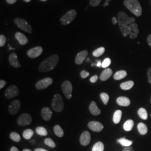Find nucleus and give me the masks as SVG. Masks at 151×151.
Masks as SVG:
<instances>
[{
	"mask_svg": "<svg viewBox=\"0 0 151 151\" xmlns=\"http://www.w3.org/2000/svg\"><path fill=\"white\" fill-rule=\"evenodd\" d=\"M59 61V56L57 54L52 55L43 60L39 67L40 72H46L53 70Z\"/></svg>",
	"mask_w": 151,
	"mask_h": 151,
	"instance_id": "obj_1",
	"label": "nucleus"
},
{
	"mask_svg": "<svg viewBox=\"0 0 151 151\" xmlns=\"http://www.w3.org/2000/svg\"><path fill=\"white\" fill-rule=\"evenodd\" d=\"M124 4L125 7L135 16L138 17L142 15V9L138 0H125Z\"/></svg>",
	"mask_w": 151,
	"mask_h": 151,
	"instance_id": "obj_2",
	"label": "nucleus"
},
{
	"mask_svg": "<svg viewBox=\"0 0 151 151\" xmlns=\"http://www.w3.org/2000/svg\"><path fill=\"white\" fill-rule=\"evenodd\" d=\"M52 108L56 112H60L63 110L64 103L60 95L57 93L54 95L52 101Z\"/></svg>",
	"mask_w": 151,
	"mask_h": 151,
	"instance_id": "obj_3",
	"label": "nucleus"
},
{
	"mask_svg": "<svg viewBox=\"0 0 151 151\" xmlns=\"http://www.w3.org/2000/svg\"><path fill=\"white\" fill-rule=\"evenodd\" d=\"M117 19L119 25H129L135 22L134 18L129 17L123 11H120L118 13Z\"/></svg>",
	"mask_w": 151,
	"mask_h": 151,
	"instance_id": "obj_4",
	"label": "nucleus"
},
{
	"mask_svg": "<svg viewBox=\"0 0 151 151\" xmlns=\"http://www.w3.org/2000/svg\"><path fill=\"white\" fill-rule=\"evenodd\" d=\"M14 22L18 27L22 30L28 33H32V27L26 20L20 18H16L14 19Z\"/></svg>",
	"mask_w": 151,
	"mask_h": 151,
	"instance_id": "obj_5",
	"label": "nucleus"
},
{
	"mask_svg": "<svg viewBox=\"0 0 151 151\" xmlns=\"http://www.w3.org/2000/svg\"><path fill=\"white\" fill-rule=\"evenodd\" d=\"M76 15H77V12L74 10L68 11L60 19L62 25H67L70 24L71 22L75 20Z\"/></svg>",
	"mask_w": 151,
	"mask_h": 151,
	"instance_id": "obj_6",
	"label": "nucleus"
},
{
	"mask_svg": "<svg viewBox=\"0 0 151 151\" xmlns=\"http://www.w3.org/2000/svg\"><path fill=\"white\" fill-rule=\"evenodd\" d=\"M62 89L65 97L67 99H70L72 97V85L69 81H65L62 84Z\"/></svg>",
	"mask_w": 151,
	"mask_h": 151,
	"instance_id": "obj_7",
	"label": "nucleus"
},
{
	"mask_svg": "<svg viewBox=\"0 0 151 151\" xmlns=\"http://www.w3.org/2000/svg\"><path fill=\"white\" fill-rule=\"evenodd\" d=\"M32 122V118L30 114H22L17 119V124L20 126L24 127L30 124Z\"/></svg>",
	"mask_w": 151,
	"mask_h": 151,
	"instance_id": "obj_8",
	"label": "nucleus"
},
{
	"mask_svg": "<svg viewBox=\"0 0 151 151\" xmlns=\"http://www.w3.org/2000/svg\"><path fill=\"white\" fill-rule=\"evenodd\" d=\"M19 90L15 85H11L6 90L5 96L7 99H11L19 95Z\"/></svg>",
	"mask_w": 151,
	"mask_h": 151,
	"instance_id": "obj_9",
	"label": "nucleus"
},
{
	"mask_svg": "<svg viewBox=\"0 0 151 151\" xmlns=\"http://www.w3.org/2000/svg\"><path fill=\"white\" fill-rule=\"evenodd\" d=\"M52 78L50 77H47L38 81L35 85V87L38 90H44L48 87L50 85L52 84Z\"/></svg>",
	"mask_w": 151,
	"mask_h": 151,
	"instance_id": "obj_10",
	"label": "nucleus"
},
{
	"mask_svg": "<svg viewBox=\"0 0 151 151\" xmlns=\"http://www.w3.org/2000/svg\"><path fill=\"white\" fill-rule=\"evenodd\" d=\"M21 108V103L19 100H13L9 106V112L11 115H15Z\"/></svg>",
	"mask_w": 151,
	"mask_h": 151,
	"instance_id": "obj_11",
	"label": "nucleus"
},
{
	"mask_svg": "<svg viewBox=\"0 0 151 151\" xmlns=\"http://www.w3.org/2000/svg\"><path fill=\"white\" fill-rule=\"evenodd\" d=\"M43 48L42 47L38 46L30 49L27 51V55L31 58H37L43 53Z\"/></svg>",
	"mask_w": 151,
	"mask_h": 151,
	"instance_id": "obj_12",
	"label": "nucleus"
},
{
	"mask_svg": "<svg viewBox=\"0 0 151 151\" xmlns=\"http://www.w3.org/2000/svg\"><path fill=\"white\" fill-rule=\"evenodd\" d=\"M80 142L82 146H86L88 145L91 142L90 133L88 131L83 132L80 136Z\"/></svg>",
	"mask_w": 151,
	"mask_h": 151,
	"instance_id": "obj_13",
	"label": "nucleus"
},
{
	"mask_svg": "<svg viewBox=\"0 0 151 151\" xmlns=\"http://www.w3.org/2000/svg\"><path fill=\"white\" fill-rule=\"evenodd\" d=\"M88 127L90 129L95 132H100L102 131L104 128L103 124L96 121L90 122L88 124Z\"/></svg>",
	"mask_w": 151,
	"mask_h": 151,
	"instance_id": "obj_14",
	"label": "nucleus"
},
{
	"mask_svg": "<svg viewBox=\"0 0 151 151\" xmlns=\"http://www.w3.org/2000/svg\"><path fill=\"white\" fill-rule=\"evenodd\" d=\"M88 55V51L84 50L80 52H79L77 54L75 58V63L77 65H81L84 60L86 58L87 56Z\"/></svg>",
	"mask_w": 151,
	"mask_h": 151,
	"instance_id": "obj_15",
	"label": "nucleus"
},
{
	"mask_svg": "<svg viewBox=\"0 0 151 151\" xmlns=\"http://www.w3.org/2000/svg\"><path fill=\"white\" fill-rule=\"evenodd\" d=\"M9 61L10 64L15 68H20L21 65L17 59V54L15 53H12L9 57Z\"/></svg>",
	"mask_w": 151,
	"mask_h": 151,
	"instance_id": "obj_16",
	"label": "nucleus"
},
{
	"mask_svg": "<svg viewBox=\"0 0 151 151\" xmlns=\"http://www.w3.org/2000/svg\"><path fill=\"white\" fill-rule=\"evenodd\" d=\"M41 115L43 119L45 121H49L52 116V112L50 108L48 107H45L43 108L41 111Z\"/></svg>",
	"mask_w": 151,
	"mask_h": 151,
	"instance_id": "obj_17",
	"label": "nucleus"
},
{
	"mask_svg": "<svg viewBox=\"0 0 151 151\" xmlns=\"http://www.w3.org/2000/svg\"><path fill=\"white\" fill-rule=\"evenodd\" d=\"M113 74V70L110 68H105L103 70L100 76V79L102 81H106Z\"/></svg>",
	"mask_w": 151,
	"mask_h": 151,
	"instance_id": "obj_18",
	"label": "nucleus"
},
{
	"mask_svg": "<svg viewBox=\"0 0 151 151\" xmlns=\"http://www.w3.org/2000/svg\"><path fill=\"white\" fill-rule=\"evenodd\" d=\"M15 38L21 45H25L28 42V39L27 37L22 32H16Z\"/></svg>",
	"mask_w": 151,
	"mask_h": 151,
	"instance_id": "obj_19",
	"label": "nucleus"
},
{
	"mask_svg": "<svg viewBox=\"0 0 151 151\" xmlns=\"http://www.w3.org/2000/svg\"><path fill=\"white\" fill-rule=\"evenodd\" d=\"M116 103L121 106H128L130 104V101L128 97L120 96L116 99Z\"/></svg>",
	"mask_w": 151,
	"mask_h": 151,
	"instance_id": "obj_20",
	"label": "nucleus"
},
{
	"mask_svg": "<svg viewBox=\"0 0 151 151\" xmlns=\"http://www.w3.org/2000/svg\"><path fill=\"white\" fill-rule=\"evenodd\" d=\"M89 110H90V113L93 115L96 116V115H99L101 114V111L97 107L96 103L93 101H92L90 104V105L89 106Z\"/></svg>",
	"mask_w": 151,
	"mask_h": 151,
	"instance_id": "obj_21",
	"label": "nucleus"
},
{
	"mask_svg": "<svg viewBox=\"0 0 151 151\" xmlns=\"http://www.w3.org/2000/svg\"><path fill=\"white\" fill-rule=\"evenodd\" d=\"M127 76V72L124 70L117 71L114 75V79L115 80H120L123 79Z\"/></svg>",
	"mask_w": 151,
	"mask_h": 151,
	"instance_id": "obj_22",
	"label": "nucleus"
},
{
	"mask_svg": "<svg viewBox=\"0 0 151 151\" xmlns=\"http://www.w3.org/2000/svg\"><path fill=\"white\" fill-rule=\"evenodd\" d=\"M119 27L122 34L124 37H127L132 32L129 25H119Z\"/></svg>",
	"mask_w": 151,
	"mask_h": 151,
	"instance_id": "obj_23",
	"label": "nucleus"
},
{
	"mask_svg": "<svg viewBox=\"0 0 151 151\" xmlns=\"http://www.w3.org/2000/svg\"><path fill=\"white\" fill-rule=\"evenodd\" d=\"M134 83L132 81H128L122 83L120 84V88L123 90H128L134 86Z\"/></svg>",
	"mask_w": 151,
	"mask_h": 151,
	"instance_id": "obj_24",
	"label": "nucleus"
},
{
	"mask_svg": "<svg viewBox=\"0 0 151 151\" xmlns=\"http://www.w3.org/2000/svg\"><path fill=\"white\" fill-rule=\"evenodd\" d=\"M138 130L141 135H145L147 133L148 129L146 125L143 123H139L137 125Z\"/></svg>",
	"mask_w": 151,
	"mask_h": 151,
	"instance_id": "obj_25",
	"label": "nucleus"
},
{
	"mask_svg": "<svg viewBox=\"0 0 151 151\" xmlns=\"http://www.w3.org/2000/svg\"><path fill=\"white\" fill-rule=\"evenodd\" d=\"M122 116V111L120 110H118L115 111L113 115V122L115 124H118L120 122Z\"/></svg>",
	"mask_w": 151,
	"mask_h": 151,
	"instance_id": "obj_26",
	"label": "nucleus"
},
{
	"mask_svg": "<svg viewBox=\"0 0 151 151\" xmlns=\"http://www.w3.org/2000/svg\"><path fill=\"white\" fill-rule=\"evenodd\" d=\"M134 126V122L132 120H127L124 125H123V128L127 132H129L133 129Z\"/></svg>",
	"mask_w": 151,
	"mask_h": 151,
	"instance_id": "obj_27",
	"label": "nucleus"
},
{
	"mask_svg": "<svg viewBox=\"0 0 151 151\" xmlns=\"http://www.w3.org/2000/svg\"><path fill=\"white\" fill-rule=\"evenodd\" d=\"M117 143H119L122 146L126 147H129L133 143V142L131 140H128L125 138H121L119 139H117Z\"/></svg>",
	"mask_w": 151,
	"mask_h": 151,
	"instance_id": "obj_28",
	"label": "nucleus"
},
{
	"mask_svg": "<svg viewBox=\"0 0 151 151\" xmlns=\"http://www.w3.org/2000/svg\"><path fill=\"white\" fill-rule=\"evenodd\" d=\"M53 130H54V133L55 134L57 135L58 137H62L64 135V132L62 129V128L60 127V126L58 125H56L53 128Z\"/></svg>",
	"mask_w": 151,
	"mask_h": 151,
	"instance_id": "obj_29",
	"label": "nucleus"
},
{
	"mask_svg": "<svg viewBox=\"0 0 151 151\" xmlns=\"http://www.w3.org/2000/svg\"><path fill=\"white\" fill-rule=\"evenodd\" d=\"M33 135H34V132L32 130L30 129L25 130L22 134V136H23L24 138H25L27 140L30 139Z\"/></svg>",
	"mask_w": 151,
	"mask_h": 151,
	"instance_id": "obj_30",
	"label": "nucleus"
},
{
	"mask_svg": "<svg viewBox=\"0 0 151 151\" xmlns=\"http://www.w3.org/2000/svg\"><path fill=\"white\" fill-rule=\"evenodd\" d=\"M104 145L103 142H98L96 143L92 148V151H104Z\"/></svg>",
	"mask_w": 151,
	"mask_h": 151,
	"instance_id": "obj_31",
	"label": "nucleus"
},
{
	"mask_svg": "<svg viewBox=\"0 0 151 151\" xmlns=\"http://www.w3.org/2000/svg\"><path fill=\"white\" fill-rule=\"evenodd\" d=\"M138 114L140 118L143 120H147L148 119V114L147 111L145 108H140L138 111Z\"/></svg>",
	"mask_w": 151,
	"mask_h": 151,
	"instance_id": "obj_32",
	"label": "nucleus"
},
{
	"mask_svg": "<svg viewBox=\"0 0 151 151\" xmlns=\"http://www.w3.org/2000/svg\"><path fill=\"white\" fill-rule=\"evenodd\" d=\"M105 51V49L104 47H100L96 49L92 52V55L95 57H99L102 55Z\"/></svg>",
	"mask_w": 151,
	"mask_h": 151,
	"instance_id": "obj_33",
	"label": "nucleus"
},
{
	"mask_svg": "<svg viewBox=\"0 0 151 151\" xmlns=\"http://www.w3.org/2000/svg\"><path fill=\"white\" fill-rule=\"evenodd\" d=\"M35 130L38 135H41V136H46L48 134L47 130L43 127H38L36 128Z\"/></svg>",
	"mask_w": 151,
	"mask_h": 151,
	"instance_id": "obj_34",
	"label": "nucleus"
},
{
	"mask_svg": "<svg viewBox=\"0 0 151 151\" xmlns=\"http://www.w3.org/2000/svg\"><path fill=\"white\" fill-rule=\"evenodd\" d=\"M10 138L12 140L16 142H19L21 140L20 135H19L17 133L13 132L10 134Z\"/></svg>",
	"mask_w": 151,
	"mask_h": 151,
	"instance_id": "obj_35",
	"label": "nucleus"
},
{
	"mask_svg": "<svg viewBox=\"0 0 151 151\" xmlns=\"http://www.w3.org/2000/svg\"><path fill=\"white\" fill-rule=\"evenodd\" d=\"M100 97H101V100L103 101V103L106 105L109 102V96L108 93H106L105 92L101 93Z\"/></svg>",
	"mask_w": 151,
	"mask_h": 151,
	"instance_id": "obj_36",
	"label": "nucleus"
},
{
	"mask_svg": "<svg viewBox=\"0 0 151 151\" xmlns=\"http://www.w3.org/2000/svg\"><path fill=\"white\" fill-rule=\"evenodd\" d=\"M44 143L51 148H55V144L54 141L52 140L51 138H46L44 140Z\"/></svg>",
	"mask_w": 151,
	"mask_h": 151,
	"instance_id": "obj_37",
	"label": "nucleus"
},
{
	"mask_svg": "<svg viewBox=\"0 0 151 151\" xmlns=\"http://www.w3.org/2000/svg\"><path fill=\"white\" fill-rule=\"evenodd\" d=\"M130 29L132 31V32H135L137 34L139 33V30H138V25L136 23H133L129 25Z\"/></svg>",
	"mask_w": 151,
	"mask_h": 151,
	"instance_id": "obj_38",
	"label": "nucleus"
},
{
	"mask_svg": "<svg viewBox=\"0 0 151 151\" xmlns=\"http://www.w3.org/2000/svg\"><path fill=\"white\" fill-rule=\"evenodd\" d=\"M111 60L109 58H106L104 60V61L102 62L101 67L104 68H106L110 65H111Z\"/></svg>",
	"mask_w": 151,
	"mask_h": 151,
	"instance_id": "obj_39",
	"label": "nucleus"
},
{
	"mask_svg": "<svg viewBox=\"0 0 151 151\" xmlns=\"http://www.w3.org/2000/svg\"><path fill=\"white\" fill-rule=\"evenodd\" d=\"M6 42V38L4 35L1 34L0 35V47H2L5 45Z\"/></svg>",
	"mask_w": 151,
	"mask_h": 151,
	"instance_id": "obj_40",
	"label": "nucleus"
},
{
	"mask_svg": "<svg viewBox=\"0 0 151 151\" xmlns=\"http://www.w3.org/2000/svg\"><path fill=\"white\" fill-rule=\"evenodd\" d=\"M101 0H90V4L92 7H96L101 3Z\"/></svg>",
	"mask_w": 151,
	"mask_h": 151,
	"instance_id": "obj_41",
	"label": "nucleus"
},
{
	"mask_svg": "<svg viewBox=\"0 0 151 151\" xmlns=\"http://www.w3.org/2000/svg\"><path fill=\"white\" fill-rule=\"evenodd\" d=\"M80 75L82 78H86L88 76L90 75V73H89V72H87L85 70H83L81 71Z\"/></svg>",
	"mask_w": 151,
	"mask_h": 151,
	"instance_id": "obj_42",
	"label": "nucleus"
},
{
	"mask_svg": "<svg viewBox=\"0 0 151 151\" xmlns=\"http://www.w3.org/2000/svg\"><path fill=\"white\" fill-rule=\"evenodd\" d=\"M147 76H148V82L151 84V68H149V70L147 71Z\"/></svg>",
	"mask_w": 151,
	"mask_h": 151,
	"instance_id": "obj_43",
	"label": "nucleus"
},
{
	"mask_svg": "<svg viewBox=\"0 0 151 151\" xmlns=\"http://www.w3.org/2000/svg\"><path fill=\"white\" fill-rule=\"evenodd\" d=\"M98 80V76L97 75L93 76L90 78V81L92 83H95Z\"/></svg>",
	"mask_w": 151,
	"mask_h": 151,
	"instance_id": "obj_44",
	"label": "nucleus"
},
{
	"mask_svg": "<svg viewBox=\"0 0 151 151\" xmlns=\"http://www.w3.org/2000/svg\"><path fill=\"white\" fill-rule=\"evenodd\" d=\"M138 34L134 32H131L130 34L129 37L130 39H135L138 37Z\"/></svg>",
	"mask_w": 151,
	"mask_h": 151,
	"instance_id": "obj_45",
	"label": "nucleus"
},
{
	"mask_svg": "<svg viewBox=\"0 0 151 151\" xmlns=\"http://www.w3.org/2000/svg\"><path fill=\"white\" fill-rule=\"evenodd\" d=\"M6 84V81L1 80L0 81V89H2L5 86Z\"/></svg>",
	"mask_w": 151,
	"mask_h": 151,
	"instance_id": "obj_46",
	"label": "nucleus"
},
{
	"mask_svg": "<svg viewBox=\"0 0 151 151\" xmlns=\"http://www.w3.org/2000/svg\"><path fill=\"white\" fill-rule=\"evenodd\" d=\"M123 151H132V148L129 146V147H126L124 148H123Z\"/></svg>",
	"mask_w": 151,
	"mask_h": 151,
	"instance_id": "obj_47",
	"label": "nucleus"
},
{
	"mask_svg": "<svg viewBox=\"0 0 151 151\" xmlns=\"http://www.w3.org/2000/svg\"><path fill=\"white\" fill-rule=\"evenodd\" d=\"M6 1L9 4H14V3L16 2L17 0H6Z\"/></svg>",
	"mask_w": 151,
	"mask_h": 151,
	"instance_id": "obj_48",
	"label": "nucleus"
},
{
	"mask_svg": "<svg viewBox=\"0 0 151 151\" xmlns=\"http://www.w3.org/2000/svg\"><path fill=\"white\" fill-rule=\"evenodd\" d=\"M112 22L114 25H116L118 23V19L115 17H113L112 18Z\"/></svg>",
	"mask_w": 151,
	"mask_h": 151,
	"instance_id": "obj_49",
	"label": "nucleus"
},
{
	"mask_svg": "<svg viewBox=\"0 0 151 151\" xmlns=\"http://www.w3.org/2000/svg\"><path fill=\"white\" fill-rule=\"evenodd\" d=\"M147 42L149 44V45L151 47V34L148 35V37L147 38Z\"/></svg>",
	"mask_w": 151,
	"mask_h": 151,
	"instance_id": "obj_50",
	"label": "nucleus"
},
{
	"mask_svg": "<svg viewBox=\"0 0 151 151\" xmlns=\"http://www.w3.org/2000/svg\"><path fill=\"white\" fill-rule=\"evenodd\" d=\"M10 151H19L16 147H12L10 149Z\"/></svg>",
	"mask_w": 151,
	"mask_h": 151,
	"instance_id": "obj_51",
	"label": "nucleus"
},
{
	"mask_svg": "<svg viewBox=\"0 0 151 151\" xmlns=\"http://www.w3.org/2000/svg\"><path fill=\"white\" fill-rule=\"evenodd\" d=\"M111 1V0H106L105 4H104V7H106V6H108L109 5V2L110 1Z\"/></svg>",
	"mask_w": 151,
	"mask_h": 151,
	"instance_id": "obj_52",
	"label": "nucleus"
},
{
	"mask_svg": "<svg viewBox=\"0 0 151 151\" xmlns=\"http://www.w3.org/2000/svg\"><path fill=\"white\" fill-rule=\"evenodd\" d=\"M48 151L46 150H44L43 148H36L35 149V151Z\"/></svg>",
	"mask_w": 151,
	"mask_h": 151,
	"instance_id": "obj_53",
	"label": "nucleus"
},
{
	"mask_svg": "<svg viewBox=\"0 0 151 151\" xmlns=\"http://www.w3.org/2000/svg\"><path fill=\"white\" fill-rule=\"evenodd\" d=\"M101 65H102L101 62V61H99L98 63H97V67H100V66H101Z\"/></svg>",
	"mask_w": 151,
	"mask_h": 151,
	"instance_id": "obj_54",
	"label": "nucleus"
},
{
	"mask_svg": "<svg viewBox=\"0 0 151 151\" xmlns=\"http://www.w3.org/2000/svg\"><path fill=\"white\" fill-rule=\"evenodd\" d=\"M22 151H32L30 150H29V149H27V148H26V149H24Z\"/></svg>",
	"mask_w": 151,
	"mask_h": 151,
	"instance_id": "obj_55",
	"label": "nucleus"
},
{
	"mask_svg": "<svg viewBox=\"0 0 151 151\" xmlns=\"http://www.w3.org/2000/svg\"><path fill=\"white\" fill-rule=\"evenodd\" d=\"M32 0H24V2H30Z\"/></svg>",
	"mask_w": 151,
	"mask_h": 151,
	"instance_id": "obj_56",
	"label": "nucleus"
},
{
	"mask_svg": "<svg viewBox=\"0 0 151 151\" xmlns=\"http://www.w3.org/2000/svg\"><path fill=\"white\" fill-rule=\"evenodd\" d=\"M40 1H42V2H45V1H47V0H40Z\"/></svg>",
	"mask_w": 151,
	"mask_h": 151,
	"instance_id": "obj_57",
	"label": "nucleus"
},
{
	"mask_svg": "<svg viewBox=\"0 0 151 151\" xmlns=\"http://www.w3.org/2000/svg\"></svg>",
	"mask_w": 151,
	"mask_h": 151,
	"instance_id": "obj_58",
	"label": "nucleus"
}]
</instances>
